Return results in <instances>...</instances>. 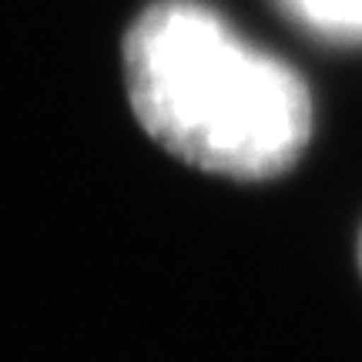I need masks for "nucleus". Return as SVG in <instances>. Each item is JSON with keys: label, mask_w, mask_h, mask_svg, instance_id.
I'll use <instances>...</instances> for the list:
<instances>
[{"label": "nucleus", "mask_w": 362, "mask_h": 362, "mask_svg": "<svg viewBox=\"0 0 362 362\" xmlns=\"http://www.w3.org/2000/svg\"><path fill=\"white\" fill-rule=\"evenodd\" d=\"M356 262H359V275H362V235H359V245H356Z\"/></svg>", "instance_id": "3"}, {"label": "nucleus", "mask_w": 362, "mask_h": 362, "mask_svg": "<svg viewBox=\"0 0 362 362\" xmlns=\"http://www.w3.org/2000/svg\"><path fill=\"white\" fill-rule=\"evenodd\" d=\"M282 13L332 44H362V0H275Z\"/></svg>", "instance_id": "2"}, {"label": "nucleus", "mask_w": 362, "mask_h": 362, "mask_svg": "<svg viewBox=\"0 0 362 362\" xmlns=\"http://www.w3.org/2000/svg\"><path fill=\"white\" fill-rule=\"evenodd\" d=\"M138 124L168 155L235 181L279 178L315 128L309 84L202 0H155L121 51Z\"/></svg>", "instance_id": "1"}]
</instances>
